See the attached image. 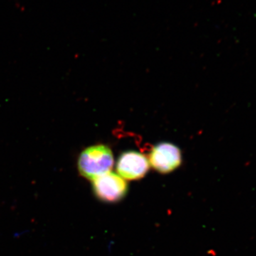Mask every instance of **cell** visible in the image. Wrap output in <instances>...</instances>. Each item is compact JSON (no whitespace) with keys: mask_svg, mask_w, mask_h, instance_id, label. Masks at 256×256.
Masks as SVG:
<instances>
[{"mask_svg":"<svg viewBox=\"0 0 256 256\" xmlns=\"http://www.w3.org/2000/svg\"><path fill=\"white\" fill-rule=\"evenodd\" d=\"M148 158L136 151L122 153L118 160L116 170L121 178L127 180H138L146 176L149 171Z\"/></svg>","mask_w":256,"mask_h":256,"instance_id":"cell-4","label":"cell"},{"mask_svg":"<svg viewBox=\"0 0 256 256\" xmlns=\"http://www.w3.org/2000/svg\"><path fill=\"white\" fill-rule=\"evenodd\" d=\"M92 190L98 200L114 203L126 196L128 184L119 174L110 172L92 180Z\"/></svg>","mask_w":256,"mask_h":256,"instance_id":"cell-2","label":"cell"},{"mask_svg":"<svg viewBox=\"0 0 256 256\" xmlns=\"http://www.w3.org/2000/svg\"><path fill=\"white\" fill-rule=\"evenodd\" d=\"M114 165L112 152L105 144H96L87 148L80 153L78 160L79 173L92 181L101 175L110 172Z\"/></svg>","mask_w":256,"mask_h":256,"instance_id":"cell-1","label":"cell"},{"mask_svg":"<svg viewBox=\"0 0 256 256\" xmlns=\"http://www.w3.org/2000/svg\"><path fill=\"white\" fill-rule=\"evenodd\" d=\"M182 160L180 148L170 142L156 144L152 149L148 158L152 168L162 174H168L178 169L182 164Z\"/></svg>","mask_w":256,"mask_h":256,"instance_id":"cell-3","label":"cell"}]
</instances>
